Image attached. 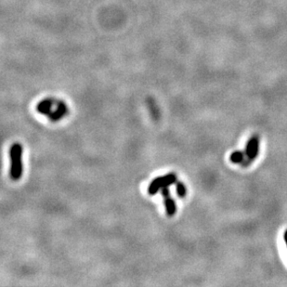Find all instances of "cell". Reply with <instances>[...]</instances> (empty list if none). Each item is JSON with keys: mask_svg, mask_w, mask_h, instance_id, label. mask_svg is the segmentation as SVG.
Returning a JSON list of instances; mask_svg holds the SVG:
<instances>
[{"mask_svg": "<svg viewBox=\"0 0 287 287\" xmlns=\"http://www.w3.org/2000/svg\"><path fill=\"white\" fill-rule=\"evenodd\" d=\"M23 154L24 148L20 143H14L10 146L9 151V178L13 181L21 180L24 174V163H23Z\"/></svg>", "mask_w": 287, "mask_h": 287, "instance_id": "1", "label": "cell"}, {"mask_svg": "<svg viewBox=\"0 0 287 287\" xmlns=\"http://www.w3.org/2000/svg\"><path fill=\"white\" fill-rule=\"evenodd\" d=\"M177 180V175L173 172L159 176L151 181L147 188V192L149 195L153 196L159 191H161L163 189L168 188L171 185L175 184Z\"/></svg>", "mask_w": 287, "mask_h": 287, "instance_id": "2", "label": "cell"}, {"mask_svg": "<svg viewBox=\"0 0 287 287\" xmlns=\"http://www.w3.org/2000/svg\"><path fill=\"white\" fill-rule=\"evenodd\" d=\"M260 153V137L257 134L252 135L245 145L244 154L245 160L242 164V167H247L253 162L257 159Z\"/></svg>", "mask_w": 287, "mask_h": 287, "instance_id": "3", "label": "cell"}, {"mask_svg": "<svg viewBox=\"0 0 287 287\" xmlns=\"http://www.w3.org/2000/svg\"><path fill=\"white\" fill-rule=\"evenodd\" d=\"M169 188V187H168ZM165 188L162 190L161 194L164 199V204H165V208H166V213L167 216H173L177 213V206L176 202L171 196L170 191L169 189Z\"/></svg>", "mask_w": 287, "mask_h": 287, "instance_id": "4", "label": "cell"}, {"mask_svg": "<svg viewBox=\"0 0 287 287\" xmlns=\"http://www.w3.org/2000/svg\"><path fill=\"white\" fill-rule=\"evenodd\" d=\"M58 102H59L58 99H51V98L42 99L36 105V111L40 115H43V116H46V117H48L55 110Z\"/></svg>", "mask_w": 287, "mask_h": 287, "instance_id": "5", "label": "cell"}, {"mask_svg": "<svg viewBox=\"0 0 287 287\" xmlns=\"http://www.w3.org/2000/svg\"><path fill=\"white\" fill-rule=\"evenodd\" d=\"M68 113H69V109L66 105V103L63 102V100H59L55 110L48 117V118L52 122H58L62 120L66 115H68Z\"/></svg>", "mask_w": 287, "mask_h": 287, "instance_id": "6", "label": "cell"}, {"mask_svg": "<svg viewBox=\"0 0 287 287\" xmlns=\"http://www.w3.org/2000/svg\"><path fill=\"white\" fill-rule=\"evenodd\" d=\"M244 160H245V154L242 151H234L230 155V161L235 165H238V164L242 165Z\"/></svg>", "mask_w": 287, "mask_h": 287, "instance_id": "7", "label": "cell"}, {"mask_svg": "<svg viewBox=\"0 0 287 287\" xmlns=\"http://www.w3.org/2000/svg\"><path fill=\"white\" fill-rule=\"evenodd\" d=\"M175 185H176V192H177L178 196L180 198L186 197V195L188 193V190H187L186 185L180 180H177Z\"/></svg>", "mask_w": 287, "mask_h": 287, "instance_id": "8", "label": "cell"}, {"mask_svg": "<svg viewBox=\"0 0 287 287\" xmlns=\"http://www.w3.org/2000/svg\"><path fill=\"white\" fill-rule=\"evenodd\" d=\"M148 103L150 104V108L152 109L151 111H152V115H153V117H159V113H158V110H157V108L155 109V103L153 102V100L152 99H148Z\"/></svg>", "mask_w": 287, "mask_h": 287, "instance_id": "9", "label": "cell"}, {"mask_svg": "<svg viewBox=\"0 0 287 287\" xmlns=\"http://www.w3.org/2000/svg\"><path fill=\"white\" fill-rule=\"evenodd\" d=\"M284 239H285V242H286V244H287V230L285 232V234H284Z\"/></svg>", "mask_w": 287, "mask_h": 287, "instance_id": "10", "label": "cell"}]
</instances>
